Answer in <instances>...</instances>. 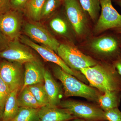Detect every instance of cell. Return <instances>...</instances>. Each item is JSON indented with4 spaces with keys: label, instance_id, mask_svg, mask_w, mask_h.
Instances as JSON below:
<instances>
[{
    "label": "cell",
    "instance_id": "f1b7e54d",
    "mask_svg": "<svg viewBox=\"0 0 121 121\" xmlns=\"http://www.w3.org/2000/svg\"><path fill=\"white\" fill-rule=\"evenodd\" d=\"M9 41L0 31V52L6 48Z\"/></svg>",
    "mask_w": 121,
    "mask_h": 121
},
{
    "label": "cell",
    "instance_id": "d4e9b609",
    "mask_svg": "<svg viewBox=\"0 0 121 121\" xmlns=\"http://www.w3.org/2000/svg\"><path fill=\"white\" fill-rule=\"evenodd\" d=\"M11 92L7 84L0 77V106L3 111L5 104Z\"/></svg>",
    "mask_w": 121,
    "mask_h": 121
},
{
    "label": "cell",
    "instance_id": "d590c367",
    "mask_svg": "<svg viewBox=\"0 0 121 121\" xmlns=\"http://www.w3.org/2000/svg\"></svg>",
    "mask_w": 121,
    "mask_h": 121
},
{
    "label": "cell",
    "instance_id": "ba28073f",
    "mask_svg": "<svg viewBox=\"0 0 121 121\" xmlns=\"http://www.w3.org/2000/svg\"><path fill=\"white\" fill-rule=\"evenodd\" d=\"M101 14L95 27L94 32L101 33L111 29L121 27V15L115 9L111 0H99Z\"/></svg>",
    "mask_w": 121,
    "mask_h": 121
},
{
    "label": "cell",
    "instance_id": "ac0fdd59",
    "mask_svg": "<svg viewBox=\"0 0 121 121\" xmlns=\"http://www.w3.org/2000/svg\"><path fill=\"white\" fill-rule=\"evenodd\" d=\"M45 0H30L23 11L32 21L39 22L41 20V13Z\"/></svg>",
    "mask_w": 121,
    "mask_h": 121
},
{
    "label": "cell",
    "instance_id": "603a6c76",
    "mask_svg": "<svg viewBox=\"0 0 121 121\" xmlns=\"http://www.w3.org/2000/svg\"><path fill=\"white\" fill-rule=\"evenodd\" d=\"M61 0H45L41 10V20L48 18L60 6Z\"/></svg>",
    "mask_w": 121,
    "mask_h": 121
},
{
    "label": "cell",
    "instance_id": "7402d4cb",
    "mask_svg": "<svg viewBox=\"0 0 121 121\" xmlns=\"http://www.w3.org/2000/svg\"><path fill=\"white\" fill-rule=\"evenodd\" d=\"M39 109L20 107L17 115L11 121H38Z\"/></svg>",
    "mask_w": 121,
    "mask_h": 121
},
{
    "label": "cell",
    "instance_id": "e575fe53",
    "mask_svg": "<svg viewBox=\"0 0 121 121\" xmlns=\"http://www.w3.org/2000/svg\"></svg>",
    "mask_w": 121,
    "mask_h": 121
},
{
    "label": "cell",
    "instance_id": "d6a6232c",
    "mask_svg": "<svg viewBox=\"0 0 121 121\" xmlns=\"http://www.w3.org/2000/svg\"><path fill=\"white\" fill-rule=\"evenodd\" d=\"M116 29H117V32L118 33L121 34V27Z\"/></svg>",
    "mask_w": 121,
    "mask_h": 121
},
{
    "label": "cell",
    "instance_id": "5b68a950",
    "mask_svg": "<svg viewBox=\"0 0 121 121\" xmlns=\"http://www.w3.org/2000/svg\"><path fill=\"white\" fill-rule=\"evenodd\" d=\"M23 30L25 36L33 41L50 48L57 54L60 44L39 22L31 21L25 22L23 25Z\"/></svg>",
    "mask_w": 121,
    "mask_h": 121
},
{
    "label": "cell",
    "instance_id": "ffe728a7",
    "mask_svg": "<svg viewBox=\"0 0 121 121\" xmlns=\"http://www.w3.org/2000/svg\"><path fill=\"white\" fill-rule=\"evenodd\" d=\"M32 93L41 107L49 105L44 82L40 83L27 86Z\"/></svg>",
    "mask_w": 121,
    "mask_h": 121
},
{
    "label": "cell",
    "instance_id": "9a60e30c",
    "mask_svg": "<svg viewBox=\"0 0 121 121\" xmlns=\"http://www.w3.org/2000/svg\"><path fill=\"white\" fill-rule=\"evenodd\" d=\"M44 86L48 98L49 105H59L62 93L59 84L54 79L49 71L44 68Z\"/></svg>",
    "mask_w": 121,
    "mask_h": 121
},
{
    "label": "cell",
    "instance_id": "6da1fadb",
    "mask_svg": "<svg viewBox=\"0 0 121 121\" xmlns=\"http://www.w3.org/2000/svg\"><path fill=\"white\" fill-rule=\"evenodd\" d=\"M79 71L91 86L103 93L109 91L121 92V76L113 65L96 64Z\"/></svg>",
    "mask_w": 121,
    "mask_h": 121
},
{
    "label": "cell",
    "instance_id": "8992f818",
    "mask_svg": "<svg viewBox=\"0 0 121 121\" xmlns=\"http://www.w3.org/2000/svg\"><path fill=\"white\" fill-rule=\"evenodd\" d=\"M19 40L22 43L35 50L45 61L54 63L67 73L75 76L83 81H86V78L82 74L70 68L60 57L56 55V52L50 48L36 43L25 35H21Z\"/></svg>",
    "mask_w": 121,
    "mask_h": 121
},
{
    "label": "cell",
    "instance_id": "5bb4252c",
    "mask_svg": "<svg viewBox=\"0 0 121 121\" xmlns=\"http://www.w3.org/2000/svg\"><path fill=\"white\" fill-rule=\"evenodd\" d=\"M90 46L96 52L111 56L117 54L119 49L117 40L110 36L95 39L91 41Z\"/></svg>",
    "mask_w": 121,
    "mask_h": 121
},
{
    "label": "cell",
    "instance_id": "836d02e7",
    "mask_svg": "<svg viewBox=\"0 0 121 121\" xmlns=\"http://www.w3.org/2000/svg\"><path fill=\"white\" fill-rule=\"evenodd\" d=\"M117 3L121 8V0H117Z\"/></svg>",
    "mask_w": 121,
    "mask_h": 121
},
{
    "label": "cell",
    "instance_id": "d6986e66",
    "mask_svg": "<svg viewBox=\"0 0 121 121\" xmlns=\"http://www.w3.org/2000/svg\"><path fill=\"white\" fill-rule=\"evenodd\" d=\"M17 97V103L20 107L39 109L41 107L27 87L21 90Z\"/></svg>",
    "mask_w": 121,
    "mask_h": 121
},
{
    "label": "cell",
    "instance_id": "f546056e",
    "mask_svg": "<svg viewBox=\"0 0 121 121\" xmlns=\"http://www.w3.org/2000/svg\"><path fill=\"white\" fill-rule=\"evenodd\" d=\"M114 66L118 73L121 76V57H119L113 63Z\"/></svg>",
    "mask_w": 121,
    "mask_h": 121
},
{
    "label": "cell",
    "instance_id": "83f0119b",
    "mask_svg": "<svg viewBox=\"0 0 121 121\" xmlns=\"http://www.w3.org/2000/svg\"><path fill=\"white\" fill-rule=\"evenodd\" d=\"M11 9L10 0H0V15Z\"/></svg>",
    "mask_w": 121,
    "mask_h": 121
},
{
    "label": "cell",
    "instance_id": "4fadbf2b",
    "mask_svg": "<svg viewBox=\"0 0 121 121\" xmlns=\"http://www.w3.org/2000/svg\"><path fill=\"white\" fill-rule=\"evenodd\" d=\"M24 68V84L21 90L28 86L44 82V68L39 60L26 63Z\"/></svg>",
    "mask_w": 121,
    "mask_h": 121
},
{
    "label": "cell",
    "instance_id": "3957f363",
    "mask_svg": "<svg viewBox=\"0 0 121 121\" xmlns=\"http://www.w3.org/2000/svg\"><path fill=\"white\" fill-rule=\"evenodd\" d=\"M58 55L72 70H80L83 68L95 66L97 62L76 48L68 44H61L57 50Z\"/></svg>",
    "mask_w": 121,
    "mask_h": 121
},
{
    "label": "cell",
    "instance_id": "9c48e42d",
    "mask_svg": "<svg viewBox=\"0 0 121 121\" xmlns=\"http://www.w3.org/2000/svg\"><path fill=\"white\" fill-rule=\"evenodd\" d=\"M22 12L11 9L0 15V31L9 41L19 40L23 25Z\"/></svg>",
    "mask_w": 121,
    "mask_h": 121
},
{
    "label": "cell",
    "instance_id": "277c9868",
    "mask_svg": "<svg viewBox=\"0 0 121 121\" xmlns=\"http://www.w3.org/2000/svg\"><path fill=\"white\" fill-rule=\"evenodd\" d=\"M59 106L69 111L76 118L88 121H106L104 111L90 104L66 100L61 101Z\"/></svg>",
    "mask_w": 121,
    "mask_h": 121
},
{
    "label": "cell",
    "instance_id": "7a4b0ae2",
    "mask_svg": "<svg viewBox=\"0 0 121 121\" xmlns=\"http://www.w3.org/2000/svg\"><path fill=\"white\" fill-rule=\"evenodd\" d=\"M53 71L55 76L63 84L66 97H82L91 101L98 102L99 95L97 91L91 87L78 80L58 65L54 68Z\"/></svg>",
    "mask_w": 121,
    "mask_h": 121
},
{
    "label": "cell",
    "instance_id": "2e32d148",
    "mask_svg": "<svg viewBox=\"0 0 121 121\" xmlns=\"http://www.w3.org/2000/svg\"><path fill=\"white\" fill-rule=\"evenodd\" d=\"M20 91L17 89L10 93L5 104L2 121H11L17 115L20 108L17 101Z\"/></svg>",
    "mask_w": 121,
    "mask_h": 121
},
{
    "label": "cell",
    "instance_id": "1f68e13d",
    "mask_svg": "<svg viewBox=\"0 0 121 121\" xmlns=\"http://www.w3.org/2000/svg\"><path fill=\"white\" fill-rule=\"evenodd\" d=\"M71 121H86L84 119H81V118H76L71 120Z\"/></svg>",
    "mask_w": 121,
    "mask_h": 121
},
{
    "label": "cell",
    "instance_id": "4316f807",
    "mask_svg": "<svg viewBox=\"0 0 121 121\" xmlns=\"http://www.w3.org/2000/svg\"><path fill=\"white\" fill-rule=\"evenodd\" d=\"M30 0H10L11 9L20 11L24 9Z\"/></svg>",
    "mask_w": 121,
    "mask_h": 121
},
{
    "label": "cell",
    "instance_id": "52a82bcc",
    "mask_svg": "<svg viewBox=\"0 0 121 121\" xmlns=\"http://www.w3.org/2000/svg\"><path fill=\"white\" fill-rule=\"evenodd\" d=\"M29 48L19 40L9 41L6 48L0 52V58L23 65L39 60Z\"/></svg>",
    "mask_w": 121,
    "mask_h": 121
},
{
    "label": "cell",
    "instance_id": "7c38bea8",
    "mask_svg": "<svg viewBox=\"0 0 121 121\" xmlns=\"http://www.w3.org/2000/svg\"><path fill=\"white\" fill-rule=\"evenodd\" d=\"M76 118L66 110L57 106L48 105L38 111V121H68Z\"/></svg>",
    "mask_w": 121,
    "mask_h": 121
},
{
    "label": "cell",
    "instance_id": "cb8c5ba5",
    "mask_svg": "<svg viewBox=\"0 0 121 121\" xmlns=\"http://www.w3.org/2000/svg\"><path fill=\"white\" fill-rule=\"evenodd\" d=\"M50 26L53 31L58 35L65 36L68 33L67 23L64 20L59 17H55L51 20Z\"/></svg>",
    "mask_w": 121,
    "mask_h": 121
},
{
    "label": "cell",
    "instance_id": "484cf974",
    "mask_svg": "<svg viewBox=\"0 0 121 121\" xmlns=\"http://www.w3.org/2000/svg\"><path fill=\"white\" fill-rule=\"evenodd\" d=\"M106 121H121V111L118 107L104 111Z\"/></svg>",
    "mask_w": 121,
    "mask_h": 121
},
{
    "label": "cell",
    "instance_id": "e0dca14e",
    "mask_svg": "<svg viewBox=\"0 0 121 121\" xmlns=\"http://www.w3.org/2000/svg\"><path fill=\"white\" fill-rule=\"evenodd\" d=\"M121 91H109L99 95L98 102L101 109L106 111L119 106L121 98Z\"/></svg>",
    "mask_w": 121,
    "mask_h": 121
},
{
    "label": "cell",
    "instance_id": "44dd1931",
    "mask_svg": "<svg viewBox=\"0 0 121 121\" xmlns=\"http://www.w3.org/2000/svg\"><path fill=\"white\" fill-rule=\"evenodd\" d=\"M84 11L89 14L93 20H96L98 17L101 6L99 0H78Z\"/></svg>",
    "mask_w": 121,
    "mask_h": 121
},
{
    "label": "cell",
    "instance_id": "8fae6325",
    "mask_svg": "<svg viewBox=\"0 0 121 121\" xmlns=\"http://www.w3.org/2000/svg\"><path fill=\"white\" fill-rule=\"evenodd\" d=\"M65 14L68 21L78 35H83L87 28L86 12L78 0H63Z\"/></svg>",
    "mask_w": 121,
    "mask_h": 121
},
{
    "label": "cell",
    "instance_id": "4dcf8cb0",
    "mask_svg": "<svg viewBox=\"0 0 121 121\" xmlns=\"http://www.w3.org/2000/svg\"><path fill=\"white\" fill-rule=\"evenodd\" d=\"M3 111H4L0 106V121H2V117Z\"/></svg>",
    "mask_w": 121,
    "mask_h": 121
},
{
    "label": "cell",
    "instance_id": "30bf717a",
    "mask_svg": "<svg viewBox=\"0 0 121 121\" xmlns=\"http://www.w3.org/2000/svg\"><path fill=\"white\" fill-rule=\"evenodd\" d=\"M23 64L4 59L0 61V77L6 83L11 92L21 90L24 84Z\"/></svg>",
    "mask_w": 121,
    "mask_h": 121
}]
</instances>
